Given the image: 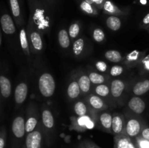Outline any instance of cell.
Here are the masks:
<instances>
[{
	"mask_svg": "<svg viewBox=\"0 0 149 148\" xmlns=\"http://www.w3.org/2000/svg\"><path fill=\"white\" fill-rule=\"evenodd\" d=\"M98 113L84 116L71 117V127L79 132H84L94 129L98 126Z\"/></svg>",
	"mask_w": 149,
	"mask_h": 148,
	"instance_id": "obj_1",
	"label": "cell"
},
{
	"mask_svg": "<svg viewBox=\"0 0 149 148\" xmlns=\"http://www.w3.org/2000/svg\"><path fill=\"white\" fill-rule=\"evenodd\" d=\"M31 17L30 23L33 25H48L49 17L45 4L39 0H29Z\"/></svg>",
	"mask_w": 149,
	"mask_h": 148,
	"instance_id": "obj_2",
	"label": "cell"
},
{
	"mask_svg": "<svg viewBox=\"0 0 149 148\" xmlns=\"http://www.w3.org/2000/svg\"><path fill=\"white\" fill-rule=\"evenodd\" d=\"M125 126L124 133L132 139L141 134L143 129L146 127V123L139 115L131 113L129 115H125Z\"/></svg>",
	"mask_w": 149,
	"mask_h": 148,
	"instance_id": "obj_3",
	"label": "cell"
},
{
	"mask_svg": "<svg viewBox=\"0 0 149 148\" xmlns=\"http://www.w3.org/2000/svg\"><path fill=\"white\" fill-rule=\"evenodd\" d=\"M39 90L41 94L45 97H50L55 91V81L53 76L49 73H44L39 76Z\"/></svg>",
	"mask_w": 149,
	"mask_h": 148,
	"instance_id": "obj_4",
	"label": "cell"
},
{
	"mask_svg": "<svg viewBox=\"0 0 149 148\" xmlns=\"http://www.w3.org/2000/svg\"><path fill=\"white\" fill-rule=\"evenodd\" d=\"M29 41L30 44L31 51L33 53H39L43 49V40L40 31L33 24L29 23L28 26Z\"/></svg>",
	"mask_w": 149,
	"mask_h": 148,
	"instance_id": "obj_5",
	"label": "cell"
},
{
	"mask_svg": "<svg viewBox=\"0 0 149 148\" xmlns=\"http://www.w3.org/2000/svg\"><path fill=\"white\" fill-rule=\"evenodd\" d=\"M84 101L88 104L90 108L97 112H101L106 110L109 107L107 102L104 99L99 97L97 94H90L84 99Z\"/></svg>",
	"mask_w": 149,
	"mask_h": 148,
	"instance_id": "obj_6",
	"label": "cell"
},
{
	"mask_svg": "<svg viewBox=\"0 0 149 148\" xmlns=\"http://www.w3.org/2000/svg\"><path fill=\"white\" fill-rule=\"evenodd\" d=\"M146 55V51L134 50L125 56L123 59V62L128 68L138 66Z\"/></svg>",
	"mask_w": 149,
	"mask_h": 148,
	"instance_id": "obj_7",
	"label": "cell"
},
{
	"mask_svg": "<svg viewBox=\"0 0 149 148\" xmlns=\"http://www.w3.org/2000/svg\"><path fill=\"white\" fill-rule=\"evenodd\" d=\"M42 134L40 129L38 128L33 131L27 133L26 139V148H41Z\"/></svg>",
	"mask_w": 149,
	"mask_h": 148,
	"instance_id": "obj_8",
	"label": "cell"
},
{
	"mask_svg": "<svg viewBox=\"0 0 149 148\" xmlns=\"http://www.w3.org/2000/svg\"><path fill=\"white\" fill-rule=\"evenodd\" d=\"M114 148H138L133 139L125 133L115 135L113 138Z\"/></svg>",
	"mask_w": 149,
	"mask_h": 148,
	"instance_id": "obj_9",
	"label": "cell"
},
{
	"mask_svg": "<svg viewBox=\"0 0 149 148\" xmlns=\"http://www.w3.org/2000/svg\"><path fill=\"white\" fill-rule=\"evenodd\" d=\"M12 131L16 138L23 137L26 133V120L22 115H18L14 118L12 123Z\"/></svg>",
	"mask_w": 149,
	"mask_h": 148,
	"instance_id": "obj_10",
	"label": "cell"
},
{
	"mask_svg": "<svg viewBox=\"0 0 149 148\" xmlns=\"http://www.w3.org/2000/svg\"><path fill=\"white\" fill-rule=\"evenodd\" d=\"M112 115L106 110L98 113V126L106 133H112Z\"/></svg>",
	"mask_w": 149,
	"mask_h": 148,
	"instance_id": "obj_11",
	"label": "cell"
},
{
	"mask_svg": "<svg viewBox=\"0 0 149 148\" xmlns=\"http://www.w3.org/2000/svg\"><path fill=\"white\" fill-rule=\"evenodd\" d=\"M125 126V115L115 113L112 115V133L118 135L124 133Z\"/></svg>",
	"mask_w": 149,
	"mask_h": 148,
	"instance_id": "obj_12",
	"label": "cell"
},
{
	"mask_svg": "<svg viewBox=\"0 0 149 148\" xmlns=\"http://www.w3.org/2000/svg\"><path fill=\"white\" fill-rule=\"evenodd\" d=\"M39 123V117L38 113L34 106L32 108H29L28 111L27 118L26 120V133H29L33 131L37 128Z\"/></svg>",
	"mask_w": 149,
	"mask_h": 148,
	"instance_id": "obj_13",
	"label": "cell"
},
{
	"mask_svg": "<svg viewBox=\"0 0 149 148\" xmlns=\"http://www.w3.org/2000/svg\"><path fill=\"white\" fill-rule=\"evenodd\" d=\"M128 108L131 113L136 115H141L145 110L146 103L141 97L138 96H135L128 102Z\"/></svg>",
	"mask_w": 149,
	"mask_h": 148,
	"instance_id": "obj_14",
	"label": "cell"
},
{
	"mask_svg": "<svg viewBox=\"0 0 149 148\" xmlns=\"http://www.w3.org/2000/svg\"><path fill=\"white\" fill-rule=\"evenodd\" d=\"M102 10L106 14L109 15L121 16L127 14V10L119 8L117 5H116L111 0H106V2L103 4Z\"/></svg>",
	"mask_w": 149,
	"mask_h": 148,
	"instance_id": "obj_15",
	"label": "cell"
},
{
	"mask_svg": "<svg viewBox=\"0 0 149 148\" xmlns=\"http://www.w3.org/2000/svg\"><path fill=\"white\" fill-rule=\"evenodd\" d=\"M126 88V84L122 79H114L111 82V94L114 100H119L123 94Z\"/></svg>",
	"mask_w": 149,
	"mask_h": 148,
	"instance_id": "obj_16",
	"label": "cell"
},
{
	"mask_svg": "<svg viewBox=\"0 0 149 148\" xmlns=\"http://www.w3.org/2000/svg\"><path fill=\"white\" fill-rule=\"evenodd\" d=\"M74 112L77 116H84L87 115H94L99 112L95 111L90 108L84 100H79L74 104Z\"/></svg>",
	"mask_w": 149,
	"mask_h": 148,
	"instance_id": "obj_17",
	"label": "cell"
},
{
	"mask_svg": "<svg viewBox=\"0 0 149 148\" xmlns=\"http://www.w3.org/2000/svg\"><path fill=\"white\" fill-rule=\"evenodd\" d=\"M0 23L2 30L4 33L12 35L15 33V26L11 16L8 14H4L0 18Z\"/></svg>",
	"mask_w": 149,
	"mask_h": 148,
	"instance_id": "obj_18",
	"label": "cell"
},
{
	"mask_svg": "<svg viewBox=\"0 0 149 148\" xmlns=\"http://www.w3.org/2000/svg\"><path fill=\"white\" fill-rule=\"evenodd\" d=\"M29 92L27 84L25 82H21L17 84L15 90V101L17 104H23L26 100Z\"/></svg>",
	"mask_w": 149,
	"mask_h": 148,
	"instance_id": "obj_19",
	"label": "cell"
},
{
	"mask_svg": "<svg viewBox=\"0 0 149 148\" xmlns=\"http://www.w3.org/2000/svg\"><path fill=\"white\" fill-rule=\"evenodd\" d=\"M42 123L47 130H52L55 126L53 114L48 108H44L42 111Z\"/></svg>",
	"mask_w": 149,
	"mask_h": 148,
	"instance_id": "obj_20",
	"label": "cell"
},
{
	"mask_svg": "<svg viewBox=\"0 0 149 148\" xmlns=\"http://www.w3.org/2000/svg\"><path fill=\"white\" fill-rule=\"evenodd\" d=\"M0 93L4 98L10 97L12 93V84L10 80L5 75H0Z\"/></svg>",
	"mask_w": 149,
	"mask_h": 148,
	"instance_id": "obj_21",
	"label": "cell"
},
{
	"mask_svg": "<svg viewBox=\"0 0 149 148\" xmlns=\"http://www.w3.org/2000/svg\"><path fill=\"white\" fill-rule=\"evenodd\" d=\"M9 1H10V5L12 11V14H13L16 23L19 26H21L23 23V17H22L21 10H20L19 1L18 0H9Z\"/></svg>",
	"mask_w": 149,
	"mask_h": 148,
	"instance_id": "obj_22",
	"label": "cell"
},
{
	"mask_svg": "<svg viewBox=\"0 0 149 148\" xmlns=\"http://www.w3.org/2000/svg\"><path fill=\"white\" fill-rule=\"evenodd\" d=\"M149 91V78L137 82L132 88V92L135 96H141Z\"/></svg>",
	"mask_w": 149,
	"mask_h": 148,
	"instance_id": "obj_23",
	"label": "cell"
},
{
	"mask_svg": "<svg viewBox=\"0 0 149 148\" xmlns=\"http://www.w3.org/2000/svg\"><path fill=\"white\" fill-rule=\"evenodd\" d=\"M81 89L77 80L71 81L67 88V95L71 100H77L81 94Z\"/></svg>",
	"mask_w": 149,
	"mask_h": 148,
	"instance_id": "obj_24",
	"label": "cell"
},
{
	"mask_svg": "<svg viewBox=\"0 0 149 148\" xmlns=\"http://www.w3.org/2000/svg\"><path fill=\"white\" fill-rule=\"evenodd\" d=\"M78 84L79 85L81 92L84 94H88L91 89V81L88 75L86 74H80L78 77Z\"/></svg>",
	"mask_w": 149,
	"mask_h": 148,
	"instance_id": "obj_25",
	"label": "cell"
},
{
	"mask_svg": "<svg viewBox=\"0 0 149 148\" xmlns=\"http://www.w3.org/2000/svg\"><path fill=\"white\" fill-rule=\"evenodd\" d=\"M20 43L23 53L26 57H29L31 54L30 44H29V41L28 39L27 33L24 28H21L20 31Z\"/></svg>",
	"mask_w": 149,
	"mask_h": 148,
	"instance_id": "obj_26",
	"label": "cell"
},
{
	"mask_svg": "<svg viewBox=\"0 0 149 148\" xmlns=\"http://www.w3.org/2000/svg\"><path fill=\"white\" fill-rule=\"evenodd\" d=\"M58 42L63 49H67L71 45V39H70L68 32L65 29H61L58 32Z\"/></svg>",
	"mask_w": 149,
	"mask_h": 148,
	"instance_id": "obj_27",
	"label": "cell"
},
{
	"mask_svg": "<svg viewBox=\"0 0 149 148\" xmlns=\"http://www.w3.org/2000/svg\"><path fill=\"white\" fill-rule=\"evenodd\" d=\"M104 57L106 59L114 63L121 62L124 59V57L122 56V53L114 49L106 51L104 54Z\"/></svg>",
	"mask_w": 149,
	"mask_h": 148,
	"instance_id": "obj_28",
	"label": "cell"
},
{
	"mask_svg": "<svg viewBox=\"0 0 149 148\" xmlns=\"http://www.w3.org/2000/svg\"><path fill=\"white\" fill-rule=\"evenodd\" d=\"M106 26L110 30L116 31L122 26V20L118 16L110 15L106 19Z\"/></svg>",
	"mask_w": 149,
	"mask_h": 148,
	"instance_id": "obj_29",
	"label": "cell"
},
{
	"mask_svg": "<svg viewBox=\"0 0 149 148\" xmlns=\"http://www.w3.org/2000/svg\"><path fill=\"white\" fill-rule=\"evenodd\" d=\"M94 92L95 94H97L99 97H102L103 99L108 98L109 96H111L110 86L106 84H102L96 86L95 87Z\"/></svg>",
	"mask_w": 149,
	"mask_h": 148,
	"instance_id": "obj_30",
	"label": "cell"
},
{
	"mask_svg": "<svg viewBox=\"0 0 149 148\" xmlns=\"http://www.w3.org/2000/svg\"><path fill=\"white\" fill-rule=\"evenodd\" d=\"M79 7L81 11L89 15L95 16L98 14V10L94 5L87 2L84 0H81L79 4Z\"/></svg>",
	"mask_w": 149,
	"mask_h": 148,
	"instance_id": "obj_31",
	"label": "cell"
},
{
	"mask_svg": "<svg viewBox=\"0 0 149 148\" xmlns=\"http://www.w3.org/2000/svg\"><path fill=\"white\" fill-rule=\"evenodd\" d=\"M88 75L91 83L95 84V85L105 84L106 82V81H107V78H106V77L105 75H102V74L99 73L94 72V71L90 72Z\"/></svg>",
	"mask_w": 149,
	"mask_h": 148,
	"instance_id": "obj_32",
	"label": "cell"
},
{
	"mask_svg": "<svg viewBox=\"0 0 149 148\" xmlns=\"http://www.w3.org/2000/svg\"><path fill=\"white\" fill-rule=\"evenodd\" d=\"M84 49V40L82 38H79L74 41L73 44V53L75 56L78 57L82 54Z\"/></svg>",
	"mask_w": 149,
	"mask_h": 148,
	"instance_id": "obj_33",
	"label": "cell"
},
{
	"mask_svg": "<svg viewBox=\"0 0 149 148\" xmlns=\"http://www.w3.org/2000/svg\"><path fill=\"white\" fill-rule=\"evenodd\" d=\"M138 67L141 75L149 73V54L148 55H146L141 63L138 65Z\"/></svg>",
	"mask_w": 149,
	"mask_h": 148,
	"instance_id": "obj_34",
	"label": "cell"
},
{
	"mask_svg": "<svg viewBox=\"0 0 149 148\" xmlns=\"http://www.w3.org/2000/svg\"><path fill=\"white\" fill-rule=\"evenodd\" d=\"M68 34H69L70 39H75L78 36L80 32V26L79 23H74L68 28Z\"/></svg>",
	"mask_w": 149,
	"mask_h": 148,
	"instance_id": "obj_35",
	"label": "cell"
},
{
	"mask_svg": "<svg viewBox=\"0 0 149 148\" xmlns=\"http://www.w3.org/2000/svg\"><path fill=\"white\" fill-rule=\"evenodd\" d=\"M93 39L96 42L100 43V42L103 41L105 40V39H106V34H105L104 31L100 28H95L93 30Z\"/></svg>",
	"mask_w": 149,
	"mask_h": 148,
	"instance_id": "obj_36",
	"label": "cell"
},
{
	"mask_svg": "<svg viewBox=\"0 0 149 148\" xmlns=\"http://www.w3.org/2000/svg\"><path fill=\"white\" fill-rule=\"evenodd\" d=\"M133 139L138 148H149V141L143 139L140 135Z\"/></svg>",
	"mask_w": 149,
	"mask_h": 148,
	"instance_id": "obj_37",
	"label": "cell"
},
{
	"mask_svg": "<svg viewBox=\"0 0 149 148\" xmlns=\"http://www.w3.org/2000/svg\"><path fill=\"white\" fill-rule=\"evenodd\" d=\"M124 71V68L121 65H114V66L111 67L110 70V75L113 77L118 76L122 74Z\"/></svg>",
	"mask_w": 149,
	"mask_h": 148,
	"instance_id": "obj_38",
	"label": "cell"
},
{
	"mask_svg": "<svg viewBox=\"0 0 149 148\" xmlns=\"http://www.w3.org/2000/svg\"><path fill=\"white\" fill-rule=\"evenodd\" d=\"M84 1L94 5L98 10H101L106 0H84Z\"/></svg>",
	"mask_w": 149,
	"mask_h": 148,
	"instance_id": "obj_39",
	"label": "cell"
},
{
	"mask_svg": "<svg viewBox=\"0 0 149 148\" xmlns=\"http://www.w3.org/2000/svg\"><path fill=\"white\" fill-rule=\"evenodd\" d=\"M6 139H7V134L4 129H1L0 130V148H5Z\"/></svg>",
	"mask_w": 149,
	"mask_h": 148,
	"instance_id": "obj_40",
	"label": "cell"
},
{
	"mask_svg": "<svg viewBox=\"0 0 149 148\" xmlns=\"http://www.w3.org/2000/svg\"><path fill=\"white\" fill-rule=\"evenodd\" d=\"M95 67H96V69L97 71H100L102 73H105L106 72L108 69V66L106 65V63L103 61H97V62L95 63Z\"/></svg>",
	"mask_w": 149,
	"mask_h": 148,
	"instance_id": "obj_41",
	"label": "cell"
},
{
	"mask_svg": "<svg viewBox=\"0 0 149 148\" xmlns=\"http://www.w3.org/2000/svg\"><path fill=\"white\" fill-rule=\"evenodd\" d=\"M140 136H141V137L143 138V139L149 141V127L146 126V127L142 130Z\"/></svg>",
	"mask_w": 149,
	"mask_h": 148,
	"instance_id": "obj_42",
	"label": "cell"
},
{
	"mask_svg": "<svg viewBox=\"0 0 149 148\" xmlns=\"http://www.w3.org/2000/svg\"><path fill=\"white\" fill-rule=\"evenodd\" d=\"M84 144L85 145L86 148H100L95 143H94V142L90 140H84Z\"/></svg>",
	"mask_w": 149,
	"mask_h": 148,
	"instance_id": "obj_43",
	"label": "cell"
},
{
	"mask_svg": "<svg viewBox=\"0 0 149 148\" xmlns=\"http://www.w3.org/2000/svg\"><path fill=\"white\" fill-rule=\"evenodd\" d=\"M142 23H143V24L145 26H149V12L145 16V17H143Z\"/></svg>",
	"mask_w": 149,
	"mask_h": 148,
	"instance_id": "obj_44",
	"label": "cell"
},
{
	"mask_svg": "<svg viewBox=\"0 0 149 148\" xmlns=\"http://www.w3.org/2000/svg\"><path fill=\"white\" fill-rule=\"evenodd\" d=\"M80 148H86L85 145H84V142L81 144V145H80Z\"/></svg>",
	"mask_w": 149,
	"mask_h": 148,
	"instance_id": "obj_45",
	"label": "cell"
},
{
	"mask_svg": "<svg viewBox=\"0 0 149 148\" xmlns=\"http://www.w3.org/2000/svg\"><path fill=\"white\" fill-rule=\"evenodd\" d=\"M45 2H48V3H51L52 1H54V0H45Z\"/></svg>",
	"mask_w": 149,
	"mask_h": 148,
	"instance_id": "obj_46",
	"label": "cell"
},
{
	"mask_svg": "<svg viewBox=\"0 0 149 148\" xmlns=\"http://www.w3.org/2000/svg\"><path fill=\"white\" fill-rule=\"evenodd\" d=\"M1 31H0V45H1Z\"/></svg>",
	"mask_w": 149,
	"mask_h": 148,
	"instance_id": "obj_47",
	"label": "cell"
},
{
	"mask_svg": "<svg viewBox=\"0 0 149 148\" xmlns=\"http://www.w3.org/2000/svg\"><path fill=\"white\" fill-rule=\"evenodd\" d=\"M147 29H148V31H149V26H147Z\"/></svg>",
	"mask_w": 149,
	"mask_h": 148,
	"instance_id": "obj_48",
	"label": "cell"
}]
</instances>
